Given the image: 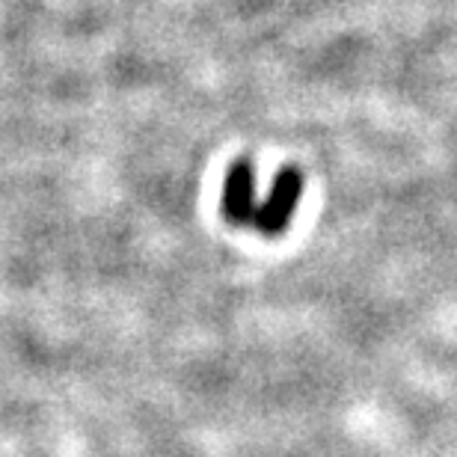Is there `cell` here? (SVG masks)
I'll return each mask as SVG.
<instances>
[{"label": "cell", "instance_id": "2", "mask_svg": "<svg viewBox=\"0 0 457 457\" xmlns=\"http://www.w3.org/2000/svg\"><path fill=\"white\" fill-rule=\"evenodd\" d=\"M255 205V179L246 161H237L226 176L223 187V214L237 226H250Z\"/></svg>", "mask_w": 457, "mask_h": 457}, {"label": "cell", "instance_id": "1", "mask_svg": "<svg viewBox=\"0 0 457 457\" xmlns=\"http://www.w3.org/2000/svg\"><path fill=\"white\" fill-rule=\"evenodd\" d=\"M300 190H303V176L295 167H282L270 187V196L255 208L253 228H259L264 235L286 232L291 214H295V208L300 203Z\"/></svg>", "mask_w": 457, "mask_h": 457}]
</instances>
